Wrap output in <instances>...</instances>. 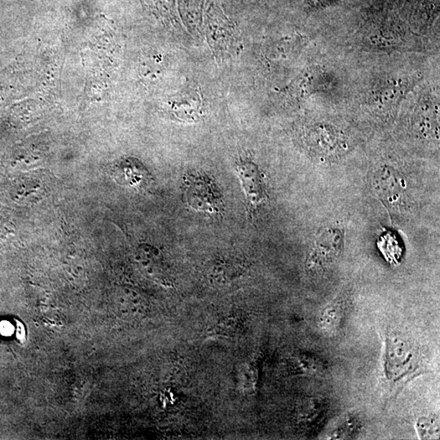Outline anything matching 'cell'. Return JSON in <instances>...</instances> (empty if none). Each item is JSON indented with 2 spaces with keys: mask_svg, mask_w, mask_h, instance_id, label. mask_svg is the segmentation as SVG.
Listing matches in <instances>:
<instances>
[{
  "mask_svg": "<svg viewBox=\"0 0 440 440\" xmlns=\"http://www.w3.org/2000/svg\"><path fill=\"white\" fill-rule=\"evenodd\" d=\"M344 247V232L339 227H329L313 243L306 262L308 270H322L333 264Z\"/></svg>",
  "mask_w": 440,
  "mask_h": 440,
  "instance_id": "3957f363",
  "label": "cell"
},
{
  "mask_svg": "<svg viewBox=\"0 0 440 440\" xmlns=\"http://www.w3.org/2000/svg\"><path fill=\"white\" fill-rule=\"evenodd\" d=\"M417 432L422 439H437L439 433V421L436 417H422L417 422Z\"/></svg>",
  "mask_w": 440,
  "mask_h": 440,
  "instance_id": "9c48e42d",
  "label": "cell"
},
{
  "mask_svg": "<svg viewBox=\"0 0 440 440\" xmlns=\"http://www.w3.org/2000/svg\"><path fill=\"white\" fill-rule=\"evenodd\" d=\"M236 170L246 196L248 210L253 211L268 199L263 175L258 165L247 158L238 160Z\"/></svg>",
  "mask_w": 440,
  "mask_h": 440,
  "instance_id": "277c9868",
  "label": "cell"
},
{
  "mask_svg": "<svg viewBox=\"0 0 440 440\" xmlns=\"http://www.w3.org/2000/svg\"><path fill=\"white\" fill-rule=\"evenodd\" d=\"M323 410L322 401L319 398H313L312 400L303 403L302 420L306 423H313L322 415Z\"/></svg>",
  "mask_w": 440,
  "mask_h": 440,
  "instance_id": "30bf717a",
  "label": "cell"
},
{
  "mask_svg": "<svg viewBox=\"0 0 440 440\" xmlns=\"http://www.w3.org/2000/svg\"><path fill=\"white\" fill-rule=\"evenodd\" d=\"M132 168V165L125 168L123 170V173H119L122 174L120 177L123 180V183L131 186V187H143L144 185H147L149 179L146 170L137 167L134 169Z\"/></svg>",
  "mask_w": 440,
  "mask_h": 440,
  "instance_id": "ba28073f",
  "label": "cell"
},
{
  "mask_svg": "<svg viewBox=\"0 0 440 440\" xmlns=\"http://www.w3.org/2000/svg\"><path fill=\"white\" fill-rule=\"evenodd\" d=\"M334 1L335 0H310L309 4L312 5V7H322Z\"/></svg>",
  "mask_w": 440,
  "mask_h": 440,
  "instance_id": "8fae6325",
  "label": "cell"
},
{
  "mask_svg": "<svg viewBox=\"0 0 440 440\" xmlns=\"http://www.w3.org/2000/svg\"><path fill=\"white\" fill-rule=\"evenodd\" d=\"M421 355L410 340L395 333L386 335L384 370L386 379L398 382L418 369Z\"/></svg>",
  "mask_w": 440,
  "mask_h": 440,
  "instance_id": "7a4b0ae2",
  "label": "cell"
},
{
  "mask_svg": "<svg viewBox=\"0 0 440 440\" xmlns=\"http://www.w3.org/2000/svg\"><path fill=\"white\" fill-rule=\"evenodd\" d=\"M360 427L361 422L359 417L353 415V414H351V415L341 418L337 424H335V426L331 429L328 434V439H351L357 433H359Z\"/></svg>",
  "mask_w": 440,
  "mask_h": 440,
  "instance_id": "8992f818",
  "label": "cell"
},
{
  "mask_svg": "<svg viewBox=\"0 0 440 440\" xmlns=\"http://www.w3.org/2000/svg\"><path fill=\"white\" fill-rule=\"evenodd\" d=\"M183 203L201 213L219 216L225 210L224 196L213 177L206 173H185L182 184Z\"/></svg>",
  "mask_w": 440,
  "mask_h": 440,
  "instance_id": "6da1fadb",
  "label": "cell"
},
{
  "mask_svg": "<svg viewBox=\"0 0 440 440\" xmlns=\"http://www.w3.org/2000/svg\"><path fill=\"white\" fill-rule=\"evenodd\" d=\"M343 308L339 303H332L325 307L320 314L318 325L326 333L335 332L343 320Z\"/></svg>",
  "mask_w": 440,
  "mask_h": 440,
  "instance_id": "52a82bcc",
  "label": "cell"
},
{
  "mask_svg": "<svg viewBox=\"0 0 440 440\" xmlns=\"http://www.w3.org/2000/svg\"><path fill=\"white\" fill-rule=\"evenodd\" d=\"M295 372L300 375H319L326 370V365L322 360L315 355L299 354L293 358Z\"/></svg>",
  "mask_w": 440,
  "mask_h": 440,
  "instance_id": "5b68a950",
  "label": "cell"
}]
</instances>
